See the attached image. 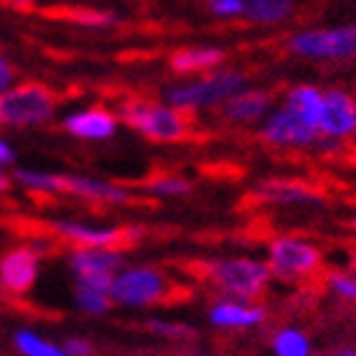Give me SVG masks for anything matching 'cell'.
Here are the masks:
<instances>
[{
	"label": "cell",
	"instance_id": "6da1fadb",
	"mask_svg": "<svg viewBox=\"0 0 356 356\" xmlns=\"http://www.w3.org/2000/svg\"><path fill=\"white\" fill-rule=\"evenodd\" d=\"M193 275L229 300H245V303L260 300L273 280L265 262L252 260V257L201 260L193 265Z\"/></svg>",
	"mask_w": 356,
	"mask_h": 356
},
{
	"label": "cell",
	"instance_id": "7a4b0ae2",
	"mask_svg": "<svg viewBox=\"0 0 356 356\" xmlns=\"http://www.w3.org/2000/svg\"><path fill=\"white\" fill-rule=\"evenodd\" d=\"M112 303L125 308H156L184 300V290L171 273L158 265L122 267L110 288Z\"/></svg>",
	"mask_w": 356,
	"mask_h": 356
},
{
	"label": "cell",
	"instance_id": "3957f363",
	"mask_svg": "<svg viewBox=\"0 0 356 356\" xmlns=\"http://www.w3.org/2000/svg\"><path fill=\"white\" fill-rule=\"evenodd\" d=\"M118 120L150 143H184L191 135V120L186 112L145 97L122 99L118 107Z\"/></svg>",
	"mask_w": 356,
	"mask_h": 356
},
{
	"label": "cell",
	"instance_id": "277c9868",
	"mask_svg": "<svg viewBox=\"0 0 356 356\" xmlns=\"http://www.w3.org/2000/svg\"><path fill=\"white\" fill-rule=\"evenodd\" d=\"M267 270L275 280L290 285L313 282L323 270V252L311 239L296 234H277L267 245Z\"/></svg>",
	"mask_w": 356,
	"mask_h": 356
},
{
	"label": "cell",
	"instance_id": "5b68a950",
	"mask_svg": "<svg viewBox=\"0 0 356 356\" xmlns=\"http://www.w3.org/2000/svg\"><path fill=\"white\" fill-rule=\"evenodd\" d=\"M245 84V72H239V69H214L196 82L168 87L165 89V104H171L181 112L211 110V107H222L229 97L242 92Z\"/></svg>",
	"mask_w": 356,
	"mask_h": 356
},
{
	"label": "cell",
	"instance_id": "8992f818",
	"mask_svg": "<svg viewBox=\"0 0 356 356\" xmlns=\"http://www.w3.org/2000/svg\"><path fill=\"white\" fill-rule=\"evenodd\" d=\"M288 51L308 61L356 59V23L296 31L288 38Z\"/></svg>",
	"mask_w": 356,
	"mask_h": 356
},
{
	"label": "cell",
	"instance_id": "52a82bcc",
	"mask_svg": "<svg viewBox=\"0 0 356 356\" xmlns=\"http://www.w3.org/2000/svg\"><path fill=\"white\" fill-rule=\"evenodd\" d=\"M56 97L46 84H15L0 97V115L8 127H41L54 120Z\"/></svg>",
	"mask_w": 356,
	"mask_h": 356
},
{
	"label": "cell",
	"instance_id": "ba28073f",
	"mask_svg": "<svg viewBox=\"0 0 356 356\" xmlns=\"http://www.w3.org/2000/svg\"><path fill=\"white\" fill-rule=\"evenodd\" d=\"M51 234L67 242L69 250H115V252H122L125 247L140 239V229L135 227H97L74 219L54 222Z\"/></svg>",
	"mask_w": 356,
	"mask_h": 356
},
{
	"label": "cell",
	"instance_id": "9c48e42d",
	"mask_svg": "<svg viewBox=\"0 0 356 356\" xmlns=\"http://www.w3.org/2000/svg\"><path fill=\"white\" fill-rule=\"evenodd\" d=\"M125 257L115 250H69V270L76 288H95L110 293L115 275L122 270Z\"/></svg>",
	"mask_w": 356,
	"mask_h": 356
},
{
	"label": "cell",
	"instance_id": "30bf717a",
	"mask_svg": "<svg viewBox=\"0 0 356 356\" xmlns=\"http://www.w3.org/2000/svg\"><path fill=\"white\" fill-rule=\"evenodd\" d=\"M260 138L262 143L273 145V148H311V145L323 143L318 127H313L311 122L298 118L285 104L277 110H270V115L262 120Z\"/></svg>",
	"mask_w": 356,
	"mask_h": 356
},
{
	"label": "cell",
	"instance_id": "8fae6325",
	"mask_svg": "<svg viewBox=\"0 0 356 356\" xmlns=\"http://www.w3.org/2000/svg\"><path fill=\"white\" fill-rule=\"evenodd\" d=\"M321 140L341 143L356 138V97L341 87L323 89L321 107Z\"/></svg>",
	"mask_w": 356,
	"mask_h": 356
},
{
	"label": "cell",
	"instance_id": "7c38bea8",
	"mask_svg": "<svg viewBox=\"0 0 356 356\" xmlns=\"http://www.w3.org/2000/svg\"><path fill=\"white\" fill-rule=\"evenodd\" d=\"M38 250L31 245L10 247L0 257V290L6 296H26L38 280Z\"/></svg>",
	"mask_w": 356,
	"mask_h": 356
},
{
	"label": "cell",
	"instance_id": "4fadbf2b",
	"mask_svg": "<svg viewBox=\"0 0 356 356\" xmlns=\"http://www.w3.org/2000/svg\"><path fill=\"white\" fill-rule=\"evenodd\" d=\"M254 199L270 207H318L323 204V193L303 181L270 178L254 188Z\"/></svg>",
	"mask_w": 356,
	"mask_h": 356
},
{
	"label": "cell",
	"instance_id": "5bb4252c",
	"mask_svg": "<svg viewBox=\"0 0 356 356\" xmlns=\"http://www.w3.org/2000/svg\"><path fill=\"white\" fill-rule=\"evenodd\" d=\"M64 193L89 201V204H102V207H125L133 201V193L125 186H118L104 178L79 176V173L64 176Z\"/></svg>",
	"mask_w": 356,
	"mask_h": 356
},
{
	"label": "cell",
	"instance_id": "9a60e30c",
	"mask_svg": "<svg viewBox=\"0 0 356 356\" xmlns=\"http://www.w3.org/2000/svg\"><path fill=\"white\" fill-rule=\"evenodd\" d=\"M118 115L104 110V107H87V110L69 112L67 118L61 120V127L79 140H110L112 135L118 133Z\"/></svg>",
	"mask_w": 356,
	"mask_h": 356
},
{
	"label": "cell",
	"instance_id": "2e32d148",
	"mask_svg": "<svg viewBox=\"0 0 356 356\" xmlns=\"http://www.w3.org/2000/svg\"><path fill=\"white\" fill-rule=\"evenodd\" d=\"M222 118L232 125H252L257 120H265L273 110V99L265 89H242L219 107Z\"/></svg>",
	"mask_w": 356,
	"mask_h": 356
},
{
	"label": "cell",
	"instance_id": "e0dca14e",
	"mask_svg": "<svg viewBox=\"0 0 356 356\" xmlns=\"http://www.w3.org/2000/svg\"><path fill=\"white\" fill-rule=\"evenodd\" d=\"M267 321V308L224 298L209 308V323L216 328H257Z\"/></svg>",
	"mask_w": 356,
	"mask_h": 356
},
{
	"label": "cell",
	"instance_id": "ac0fdd59",
	"mask_svg": "<svg viewBox=\"0 0 356 356\" xmlns=\"http://www.w3.org/2000/svg\"><path fill=\"white\" fill-rule=\"evenodd\" d=\"M224 61V51L216 46H186L171 54V69L176 74H209L219 69Z\"/></svg>",
	"mask_w": 356,
	"mask_h": 356
},
{
	"label": "cell",
	"instance_id": "d6986e66",
	"mask_svg": "<svg viewBox=\"0 0 356 356\" xmlns=\"http://www.w3.org/2000/svg\"><path fill=\"white\" fill-rule=\"evenodd\" d=\"M282 104H285L290 112H296L298 118H303L305 122H311L313 127H318L321 107H323V89L313 87V84H296V87L288 89Z\"/></svg>",
	"mask_w": 356,
	"mask_h": 356
},
{
	"label": "cell",
	"instance_id": "ffe728a7",
	"mask_svg": "<svg viewBox=\"0 0 356 356\" xmlns=\"http://www.w3.org/2000/svg\"><path fill=\"white\" fill-rule=\"evenodd\" d=\"M296 13V0H247L245 18L257 26H277Z\"/></svg>",
	"mask_w": 356,
	"mask_h": 356
},
{
	"label": "cell",
	"instance_id": "44dd1931",
	"mask_svg": "<svg viewBox=\"0 0 356 356\" xmlns=\"http://www.w3.org/2000/svg\"><path fill=\"white\" fill-rule=\"evenodd\" d=\"M13 181L21 188L38 196H56L64 193V176L61 173H49V171H33V168H18Z\"/></svg>",
	"mask_w": 356,
	"mask_h": 356
},
{
	"label": "cell",
	"instance_id": "7402d4cb",
	"mask_svg": "<svg viewBox=\"0 0 356 356\" xmlns=\"http://www.w3.org/2000/svg\"><path fill=\"white\" fill-rule=\"evenodd\" d=\"M273 354L275 356H313L311 339L303 328L282 326L273 334Z\"/></svg>",
	"mask_w": 356,
	"mask_h": 356
},
{
	"label": "cell",
	"instance_id": "603a6c76",
	"mask_svg": "<svg viewBox=\"0 0 356 356\" xmlns=\"http://www.w3.org/2000/svg\"><path fill=\"white\" fill-rule=\"evenodd\" d=\"M13 346L21 356H69L61 343H54L44 336H38L36 331L21 328L13 334Z\"/></svg>",
	"mask_w": 356,
	"mask_h": 356
},
{
	"label": "cell",
	"instance_id": "cb8c5ba5",
	"mask_svg": "<svg viewBox=\"0 0 356 356\" xmlns=\"http://www.w3.org/2000/svg\"><path fill=\"white\" fill-rule=\"evenodd\" d=\"M74 303H76V308L82 313H87V316H104V313L115 305L107 290L76 288V285H74Z\"/></svg>",
	"mask_w": 356,
	"mask_h": 356
},
{
	"label": "cell",
	"instance_id": "d4e9b609",
	"mask_svg": "<svg viewBox=\"0 0 356 356\" xmlns=\"http://www.w3.org/2000/svg\"><path fill=\"white\" fill-rule=\"evenodd\" d=\"M191 181L176 173H158L150 181H145V191L153 196H186L191 193Z\"/></svg>",
	"mask_w": 356,
	"mask_h": 356
},
{
	"label": "cell",
	"instance_id": "484cf974",
	"mask_svg": "<svg viewBox=\"0 0 356 356\" xmlns=\"http://www.w3.org/2000/svg\"><path fill=\"white\" fill-rule=\"evenodd\" d=\"M145 328H148L153 336L168 339V341H193V339H196V331H193L188 323H181V321L148 318L145 321Z\"/></svg>",
	"mask_w": 356,
	"mask_h": 356
},
{
	"label": "cell",
	"instance_id": "4316f807",
	"mask_svg": "<svg viewBox=\"0 0 356 356\" xmlns=\"http://www.w3.org/2000/svg\"><path fill=\"white\" fill-rule=\"evenodd\" d=\"M326 285L336 298H341V300H346V303L356 305V273L334 270V273H328Z\"/></svg>",
	"mask_w": 356,
	"mask_h": 356
},
{
	"label": "cell",
	"instance_id": "83f0119b",
	"mask_svg": "<svg viewBox=\"0 0 356 356\" xmlns=\"http://www.w3.org/2000/svg\"><path fill=\"white\" fill-rule=\"evenodd\" d=\"M247 0H209V10L219 18H232V15H245Z\"/></svg>",
	"mask_w": 356,
	"mask_h": 356
},
{
	"label": "cell",
	"instance_id": "f1b7e54d",
	"mask_svg": "<svg viewBox=\"0 0 356 356\" xmlns=\"http://www.w3.org/2000/svg\"><path fill=\"white\" fill-rule=\"evenodd\" d=\"M64 346V351H67L69 356H95V343L87 341V339H67V341L61 343Z\"/></svg>",
	"mask_w": 356,
	"mask_h": 356
},
{
	"label": "cell",
	"instance_id": "f546056e",
	"mask_svg": "<svg viewBox=\"0 0 356 356\" xmlns=\"http://www.w3.org/2000/svg\"><path fill=\"white\" fill-rule=\"evenodd\" d=\"M10 87H15V69H13V64L0 54V97L6 95Z\"/></svg>",
	"mask_w": 356,
	"mask_h": 356
},
{
	"label": "cell",
	"instance_id": "4dcf8cb0",
	"mask_svg": "<svg viewBox=\"0 0 356 356\" xmlns=\"http://www.w3.org/2000/svg\"><path fill=\"white\" fill-rule=\"evenodd\" d=\"M15 161V153H13V148L8 145L3 138H0V168H6V165H10Z\"/></svg>",
	"mask_w": 356,
	"mask_h": 356
},
{
	"label": "cell",
	"instance_id": "1f68e13d",
	"mask_svg": "<svg viewBox=\"0 0 356 356\" xmlns=\"http://www.w3.org/2000/svg\"><path fill=\"white\" fill-rule=\"evenodd\" d=\"M328 356H356V349H351V346H341V349L331 351Z\"/></svg>",
	"mask_w": 356,
	"mask_h": 356
},
{
	"label": "cell",
	"instance_id": "d6a6232c",
	"mask_svg": "<svg viewBox=\"0 0 356 356\" xmlns=\"http://www.w3.org/2000/svg\"><path fill=\"white\" fill-rule=\"evenodd\" d=\"M8 188H10V178L6 176V171L0 168V193H6Z\"/></svg>",
	"mask_w": 356,
	"mask_h": 356
},
{
	"label": "cell",
	"instance_id": "836d02e7",
	"mask_svg": "<svg viewBox=\"0 0 356 356\" xmlns=\"http://www.w3.org/2000/svg\"><path fill=\"white\" fill-rule=\"evenodd\" d=\"M349 227H351V229L356 232V214H354V216H351V219H349Z\"/></svg>",
	"mask_w": 356,
	"mask_h": 356
},
{
	"label": "cell",
	"instance_id": "e575fe53",
	"mask_svg": "<svg viewBox=\"0 0 356 356\" xmlns=\"http://www.w3.org/2000/svg\"><path fill=\"white\" fill-rule=\"evenodd\" d=\"M15 6H23V3H29V0H13Z\"/></svg>",
	"mask_w": 356,
	"mask_h": 356
},
{
	"label": "cell",
	"instance_id": "d590c367",
	"mask_svg": "<svg viewBox=\"0 0 356 356\" xmlns=\"http://www.w3.org/2000/svg\"><path fill=\"white\" fill-rule=\"evenodd\" d=\"M186 356H207V354H186Z\"/></svg>",
	"mask_w": 356,
	"mask_h": 356
},
{
	"label": "cell",
	"instance_id": "8d00e7d4",
	"mask_svg": "<svg viewBox=\"0 0 356 356\" xmlns=\"http://www.w3.org/2000/svg\"><path fill=\"white\" fill-rule=\"evenodd\" d=\"M0 125H3V115H0Z\"/></svg>",
	"mask_w": 356,
	"mask_h": 356
}]
</instances>
